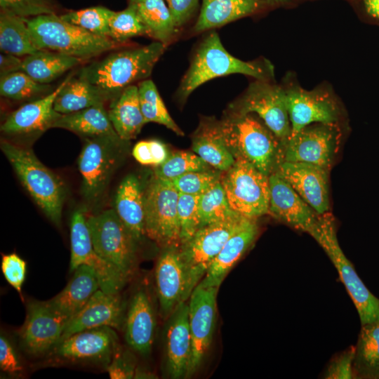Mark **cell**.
Returning a JSON list of instances; mask_svg holds the SVG:
<instances>
[{"label":"cell","instance_id":"1","mask_svg":"<svg viewBox=\"0 0 379 379\" xmlns=\"http://www.w3.org/2000/svg\"><path fill=\"white\" fill-rule=\"evenodd\" d=\"M225 142L236 159H242L267 176L284 161L286 142L254 113L233 111L220 121Z\"/></svg>","mask_w":379,"mask_h":379},{"label":"cell","instance_id":"2","mask_svg":"<svg viewBox=\"0 0 379 379\" xmlns=\"http://www.w3.org/2000/svg\"><path fill=\"white\" fill-rule=\"evenodd\" d=\"M242 74L256 80L273 81V65L265 58L244 61L232 56L222 46L215 32H209L199 44L190 67L177 91L183 102L199 86L216 77Z\"/></svg>","mask_w":379,"mask_h":379},{"label":"cell","instance_id":"3","mask_svg":"<svg viewBox=\"0 0 379 379\" xmlns=\"http://www.w3.org/2000/svg\"><path fill=\"white\" fill-rule=\"evenodd\" d=\"M166 48V44L156 41L111 53L82 67L78 76L99 88L111 101L126 87L147 79Z\"/></svg>","mask_w":379,"mask_h":379},{"label":"cell","instance_id":"4","mask_svg":"<svg viewBox=\"0 0 379 379\" xmlns=\"http://www.w3.org/2000/svg\"><path fill=\"white\" fill-rule=\"evenodd\" d=\"M32 41L39 50L50 51L85 60L110 51L119 45L69 23L57 14L25 18Z\"/></svg>","mask_w":379,"mask_h":379},{"label":"cell","instance_id":"5","mask_svg":"<svg viewBox=\"0 0 379 379\" xmlns=\"http://www.w3.org/2000/svg\"><path fill=\"white\" fill-rule=\"evenodd\" d=\"M1 149L21 183L54 224L60 225L66 190L64 182L27 148L1 140Z\"/></svg>","mask_w":379,"mask_h":379},{"label":"cell","instance_id":"6","mask_svg":"<svg viewBox=\"0 0 379 379\" xmlns=\"http://www.w3.org/2000/svg\"><path fill=\"white\" fill-rule=\"evenodd\" d=\"M308 234L323 248L335 266L356 307L361 326L378 321L379 299L366 288L341 249L332 213L328 211L319 215Z\"/></svg>","mask_w":379,"mask_h":379},{"label":"cell","instance_id":"7","mask_svg":"<svg viewBox=\"0 0 379 379\" xmlns=\"http://www.w3.org/2000/svg\"><path fill=\"white\" fill-rule=\"evenodd\" d=\"M178 199L173 182L155 175L145 190V235L164 248L181 245Z\"/></svg>","mask_w":379,"mask_h":379},{"label":"cell","instance_id":"8","mask_svg":"<svg viewBox=\"0 0 379 379\" xmlns=\"http://www.w3.org/2000/svg\"><path fill=\"white\" fill-rule=\"evenodd\" d=\"M225 172L220 182L235 213L253 219L269 213V176L242 159Z\"/></svg>","mask_w":379,"mask_h":379},{"label":"cell","instance_id":"9","mask_svg":"<svg viewBox=\"0 0 379 379\" xmlns=\"http://www.w3.org/2000/svg\"><path fill=\"white\" fill-rule=\"evenodd\" d=\"M281 86L291 126V135L314 123L342 124V105L330 88L320 86L305 90L291 74L285 77Z\"/></svg>","mask_w":379,"mask_h":379},{"label":"cell","instance_id":"10","mask_svg":"<svg viewBox=\"0 0 379 379\" xmlns=\"http://www.w3.org/2000/svg\"><path fill=\"white\" fill-rule=\"evenodd\" d=\"M87 224L95 252L128 278L135 267L138 242L114 209L89 216Z\"/></svg>","mask_w":379,"mask_h":379},{"label":"cell","instance_id":"11","mask_svg":"<svg viewBox=\"0 0 379 379\" xmlns=\"http://www.w3.org/2000/svg\"><path fill=\"white\" fill-rule=\"evenodd\" d=\"M247 219L236 215L227 220L203 226L188 241L180 246L191 292L204 278L226 241Z\"/></svg>","mask_w":379,"mask_h":379},{"label":"cell","instance_id":"12","mask_svg":"<svg viewBox=\"0 0 379 379\" xmlns=\"http://www.w3.org/2000/svg\"><path fill=\"white\" fill-rule=\"evenodd\" d=\"M78 159L82 178L81 194L88 201H95L105 190L117 167L123 147L128 141L109 137L84 138Z\"/></svg>","mask_w":379,"mask_h":379},{"label":"cell","instance_id":"13","mask_svg":"<svg viewBox=\"0 0 379 379\" xmlns=\"http://www.w3.org/2000/svg\"><path fill=\"white\" fill-rule=\"evenodd\" d=\"M342 138L341 124H309L287 140L284 161L312 164L331 171Z\"/></svg>","mask_w":379,"mask_h":379},{"label":"cell","instance_id":"14","mask_svg":"<svg viewBox=\"0 0 379 379\" xmlns=\"http://www.w3.org/2000/svg\"><path fill=\"white\" fill-rule=\"evenodd\" d=\"M230 111L257 114L281 140L286 142L291 126L285 93L281 86L274 81L256 80L234 104Z\"/></svg>","mask_w":379,"mask_h":379},{"label":"cell","instance_id":"15","mask_svg":"<svg viewBox=\"0 0 379 379\" xmlns=\"http://www.w3.org/2000/svg\"><path fill=\"white\" fill-rule=\"evenodd\" d=\"M70 244V272H73L82 265H86L94 270L100 290L107 293H119L128 277L95 252L87 218L80 210L74 211L72 215Z\"/></svg>","mask_w":379,"mask_h":379},{"label":"cell","instance_id":"16","mask_svg":"<svg viewBox=\"0 0 379 379\" xmlns=\"http://www.w3.org/2000/svg\"><path fill=\"white\" fill-rule=\"evenodd\" d=\"M218 288L199 282L190 296L192 355L186 378L192 376L197 371L209 350L215 327Z\"/></svg>","mask_w":379,"mask_h":379},{"label":"cell","instance_id":"17","mask_svg":"<svg viewBox=\"0 0 379 379\" xmlns=\"http://www.w3.org/2000/svg\"><path fill=\"white\" fill-rule=\"evenodd\" d=\"M68 322L46 302H29L24 324L19 331L21 346L31 355L46 353L59 343Z\"/></svg>","mask_w":379,"mask_h":379},{"label":"cell","instance_id":"18","mask_svg":"<svg viewBox=\"0 0 379 379\" xmlns=\"http://www.w3.org/2000/svg\"><path fill=\"white\" fill-rule=\"evenodd\" d=\"M157 293L162 314H172L192 292L180 247H165L156 264Z\"/></svg>","mask_w":379,"mask_h":379},{"label":"cell","instance_id":"19","mask_svg":"<svg viewBox=\"0 0 379 379\" xmlns=\"http://www.w3.org/2000/svg\"><path fill=\"white\" fill-rule=\"evenodd\" d=\"M117 348V335L114 328L102 326L73 334L53 350L62 359L96 362L107 366Z\"/></svg>","mask_w":379,"mask_h":379},{"label":"cell","instance_id":"20","mask_svg":"<svg viewBox=\"0 0 379 379\" xmlns=\"http://www.w3.org/2000/svg\"><path fill=\"white\" fill-rule=\"evenodd\" d=\"M275 173L319 215L329 211V171L312 164L284 161Z\"/></svg>","mask_w":379,"mask_h":379},{"label":"cell","instance_id":"21","mask_svg":"<svg viewBox=\"0 0 379 379\" xmlns=\"http://www.w3.org/2000/svg\"><path fill=\"white\" fill-rule=\"evenodd\" d=\"M269 213L290 227L308 233L319 215L276 173L269 176Z\"/></svg>","mask_w":379,"mask_h":379},{"label":"cell","instance_id":"22","mask_svg":"<svg viewBox=\"0 0 379 379\" xmlns=\"http://www.w3.org/2000/svg\"><path fill=\"white\" fill-rule=\"evenodd\" d=\"M71 77L48 94L11 112L1 124V132L11 135H36L53 128L62 115L54 108L55 98Z\"/></svg>","mask_w":379,"mask_h":379},{"label":"cell","instance_id":"23","mask_svg":"<svg viewBox=\"0 0 379 379\" xmlns=\"http://www.w3.org/2000/svg\"><path fill=\"white\" fill-rule=\"evenodd\" d=\"M123 320L124 304L119 293H107L98 289L69 321L59 343L87 329L102 326L119 329Z\"/></svg>","mask_w":379,"mask_h":379},{"label":"cell","instance_id":"24","mask_svg":"<svg viewBox=\"0 0 379 379\" xmlns=\"http://www.w3.org/2000/svg\"><path fill=\"white\" fill-rule=\"evenodd\" d=\"M171 314L165 335L166 367L172 378H186L192 355L188 304H180Z\"/></svg>","mask_w":379,"mask_h":379},{"label":"cell","instance_id":"25","mask_svg":"<svg viewBox=\"0 0 379 379\" xmlns=\"http://www.w3.org/2000/svg\"><path fill=\"white\" fill-rule=\"evenodd\" d=\"M274 8L263 0H201L200 13L193 32L199 33L220 27Z\"/></svg>","mask_w":379,"mask_h":379},{"label":"cell","instance_id":"26","mask_svg":"<svg viewBox=\"0 0 379 379\" xmlns=\"http://www.w3.org/2000/svg\"><path fill=\"white\" fill-rule=\"evenodd\" d=\"M258 231L257 219L248 218L226 241L200 282L219 287L227 273L254 242Z\"/></svg>","mask_w":379,"mask_h":379},{"label":"cell","instance_id":"27","mask_svg":"<svg viewBox=\"0 0 379 379\" xmlns=\"http://www.w3.org/2000/svg\"><path fill=\"white\" fill-rule=\"evenodd\" d=\"M156 319L149 295L145 290L133 296L126 318L125 338L142 355L148 354L153 344Z\"/></svg>","mask_w":379,"mask_h":379},{"label":"cell","instance_id":"28","mask_svg":"<svg viewBox=\"0 0 379 379\" xmlns=\"http://www.w3.org/2000/svg\"><path fill=\"white\" fill-rule=\"evenodd\" d=\"M66 286L46 304L56 313L69 321L87 303L100 289L94 270L86 265L78 267Z\"/></svg>","mask_w":379,"mask_h":379},{"label":"cell","instance_id":"29","mask_svg":"<svg viewBox=\"0 0 379 379\" xmlns=\"http://www.w3.org/2000/svg\"><path fill=\"white\" fill-rule=\"evenodd\" d=\"M114 211L138 242L145 235V190L135 175L126 176L116 192Z\"/></svg>","mask_w":379,"mask_h":379},{"label":"cell","instance_id":"30","mask_svg":"<svg viewBox=\"0 0 379 379\" xmlns=\"http://www.w3.org/2000/svg\"><path fill=\"white\" fill-rule=\"evenodd\" d=\"M192 149L206 163L225 172L235 162V158L223 139L220 121L205 119L201 121L192 138Z\"/></svg>","mask_w":379,"mask_h":379},{"label":"cell","instance_id":"31","mask_svg":"<svg viewBox=\"0 0 379 379\" xmlns=\"http://www.w3.org/2000/svg\"><path fill=\"white\" fill-rule=\"evenodd\" d=\"M107 112L114 130L122 140L129 141L135 138L146 124L140 108L138 86L126 87L111 100Z\"/></svg>","mask_w":379,"mask_h":379},{"label":"cell","instance_id":"32","mask_svg":"<svg viewBox=\"0 0 379 379\" xmlns=\"http://www.w3.org/2000/svg\"><path fill=\"white\" fill-rule=\"evenodd\" d=\"M53 128H60L84 138L109 137L121 139L114 130L104 105L62 114Z\"/></svg>","mask_w":379,"mask_h":379},{"label":"cell","instance_id":"33","mask_svg":"<svg viewBox=\"0 0 379 379\" xmlns=\"http://www.w3.org/2000/svg\"><path fill=\"white\" fill-rule=\"evenodd\" d=\"M82 60L57 52L39 50L22 59L20 71L38 83L49 84Z\"/></svg>","mask_w":379,"mask_h":379},{"label":"cell","instance_id":"34","mask_svg":"<svg viewBox=\"0 0 379 379\" xmlns=\"http://www.w3.org/2000/svg\"><path fill=\"white\" fill-rule=\"evenodd\" d=\"M107 101L99 88L82 77L72 76L55 98L54 108L58 112L65 114L105 105Z\"/></svg>","mask_w":379,"mask_h":379},{"label":"cell","instance_id":"35","mask_svg":"<svg viewBox=\"0 0 379 379\" xmlns=\"http://www.w3.org/2000/svg\"><path fill=\"white\" fill-rule=\"evenodd\" d=\"M354 378L379 376V320L361 326L354 360Z\"/></svg>","mask_w":379,"mask_h":379},{"label":"cell","instance_id":"36","mask_svg":"<svg viewBox=\"0 0 379 379\" xmlns=\"http://www.w3.org/2000/svg\"><path fill=\"white\" fill-rule=\"evenodd\" d=\"M0 48L1 52L20 58L39 51L32 41L25 18L1 10Z\"/></svg>","mask_w":379,"mask_h":379},{"label":"cell","instance_id":"37","mask_svg":"<svg viewBox=\"0 0 379 379\" xmlns=\"http://www.w3.org/2000/svg\"><path fill=\"white\" fill-rule=\"evenodd\" d=\"M134 4L147 36L166 45L178 28L165 1L142 0Z\"/></svg>","mask_w":379,"mask_h":379},{"label":"cell","instance_id":"38","mask_svg":"<svg viewBox=\"0 0 379 379\" xmlns=\"http://www.w3.org/2000/svg\"><path fill=\"white\" fill-rule=\"evenodd\" d=\"M138 88L140 108L145 123H157L178 135H184L182 131L169 114L153 81L149 79L141 81Z\"/></svg>","mask_w":379,"mask_h":379},{"label":"cell","instance_id":"39","mask_svg":"<svg viewBox=\"0 0 379 379\" xmlns=\"http://www.w3.org/2000/svg\"><path fill=\"white\" fill-rule=\"evenodd\" d=\"M198 210L201 227L239 215L230 208L220 180L199 195Z\"/></svg>","mask_w":379,"mask_h":379},{"label":"cell","instance_id":"40","mask_svg":"<svg viewBox=\"0 0 379 379\" xmlns=\"http://www.w3.org/2000/svg\"><path fill=\"white\" fill-rule=\"evenodd\" d=\"M51 89L49 84L36 82L22 71L1 77L0 94L2 97L16 100H25L44 94Z\"/></svg>","mask_w":379,"mask_h":379},{"label":"cell","instance_id":"41","mask_svg":"<svg viewBox=\"0 0 379 379\" xmlns=\"http://www.w3.org/2000/svg\"><path fill=\"white\" fill-rule=\"evenodd\" d=\"M114 11L103 6L91 7L60 15L64 20L94 34L109 37V20Z\"/></svg>","mask_w":379,"mask_h":379},{"label":"cell","instance_id":"42","mask_svg":"<svg viewBox=\"0 0 379 379\" xmlns=\"http://www.w3.org/2000/svg\"><path fill=\"white\" fill-rule=\"evenodd\" d=\"M109 38L123 43L138 36H147V30L141 22L134 4H128L123 11H114L109 20Z\"/></svg>","mask_w":379,"mask_h":379},{"label":"cell","instance_id":"43","mask_svg":"<svg viewBox=\"0 0 379 379\" xmlns=\"http://www.w3.org/2000/svg\"><path fill=\"white\" fill-rule=\"evenodd\" d=\"M211 166L198 155L188 152H175L154 168V175L160 178L173 179L191 171L211 170Z\"/></svg>","mask_w":379,"mask_h":379},{"label":"cell","instance_id":"44","mask_svg":"<svg viewBox=\"0 0 379 379\" xmlns=\"http://www.w3.org/2000/svg\"><path fill=\"white\" fill-rule=\"evenodd\" d=\"M199 198V195L179 193L178 214L181 245L188 241L201 228L198 210Z\"/></svg>","mask_w":379,"mask_h":379},{"label":"cell","instance_id":"45","mask_svg":"<svg viewBox=\"0 0 379 379\" xmlns=\"http://www.w3.org/2000/svg\"><path fill=\"white\" fill-rule=\"evenodd\" d=\"M220 179V175L211 169L191 171L173 179L171 182L179 193L201 195Z\"/></svg>","mask_w":379,"mask_h":379},{"label":"cell","instance_id":"46","mask_svg":"<svg viewBox=\"0 0 379 379\" xmlns=\"http://www.w3.org/2000/svg\"><path fill=\"white\" fill-rule=\"evenodd\" d=\"M1 10L22 18L57 14L58 5L55 0H0Z\"/></svg>","mask_w":379,"mask_h":379},{"label":"cell","instance_id":"47","mask_svg":"<svg viewBox=\"0 0 379 379\" xmlns=\"http://www.w3.org/2000/svg\"><path fill=\"white\" fill-rule=\"evenodd\" d=\"M169 154L166 145L158 140L140 141L132 150V154L138 162L154 167L162 164Z\"/></svg>","mask_w":379,"mask_h":379},{"label":"cell","instance_id":"48","mask_svg":"<svg viewBox=\"0 0 379 379\" xmlns=\"http://www.w3.org/2000/svg\"><path fill=\"white\" fill-rule=\"evenodd\" d=\"M1 269L6 281L22 297V287L26 278V262L15 253L3 255Z\"/></svg>","mask_w":379,"mask_h":379},{"label":"cell","instance_id":"49","mask_svg":"<svg viewBox=\"0 0 379 379\" xmlns=\"http://www.w3.org/2000/svg\"><path fill=\"white\" fill-rule=\"evenodd\" d=\"M354 346H350L336 355L327 366L324 378L326 379L354 378Z\"/></svg>","mask_w":379,"mask_h":379},{"label":"cell","instance_id":"50","mask_svg":"<svg viewBox=\"0 0 379 379\" xmlns=\"http://www.w3.org/2000/svg\"><path fill=\"white\" fill-rule=\"evenodd\" d=\"M107 367L109 375L112 379L134 378L136 370L133 356L119 347Z\"/></svg>","mask_w":379,"mask_h":379},{"label":"cell","instance_id":"51","mask_svg":"<svg viewBox=\"0 0 379 379\" xmlns=\"http://www.w3.org/2000/svg\"><path fill=\"white\" fill-rule=\"evenodd\" d=\"M179 29L185 25L196 13L199 0H165Z\"/></svg>","mask_w":379,"mask_h":379},{"label":"cell","instance_id":"52","mask_svg":"<svg viewBox=\"0 0 379 379\" xmlns=\"http://www.w3.org/2000/svg\"><path fill=\"white\" fill-rule=\"evenodd\" d=\"M0 368L11 375L19 373L22 370L12 345L4 335L0 337Z\"/></svg>","mask_w":379,"mask_h":379},{"label":"cell","instance_id":"53","mask_svg":"<svg viewBox=\"0 0 379 379\" xmlns=\"http://www.w3.org/2000/svg\"><path fill=\"white\" fill-rule=\"evenodd\" d=\"M363 17L379 22V0H347Z\"/></svg>","mask_w":379,"mask_h":379},{"label":"cell","instance_id":"54","mask_svg":"<svg viewBox=\"0 0 379 379\" xmlns=\"http://www.w3.org/2000/svg\"><path fill=\"white\" fill-rule=\"evenodd\" d=\"M22 59L13 54L1 52L0 54V76L20 71Z\"/></svg>","mask_w":379,"mask_h":379},{"label":"cell","instance_id":"55","mask_svg":"<svg viewBox=\"0 0 379 379\" xmlns=\"http://www.w3.org/2000/svg\"><path fill=\"white\" fill-rule=\"evenodd\" d=\"M274 8H292L296 4L293 0H263Z\"/></svg>","mask_w":379,"mask_h":379},{"label":"cell","instance_id":"56","mask_svg":"<svg viewBox=\"0 0 379 379\" xmlns=\"http://www.w3.org/2000/svg\"><path fill=\"white\" fill-rule=\"evenodd\" d=\"M154 378L153 374L147 373L146 371L140 370L136 368L134 378Z\"/></svg>","mask_w":379,"mask_h":379},{"label":"cell","instance_id":"57","mask_svg":"<svg viewBox=\"0 0 379 379\" xmlns=\"http://www.w3.org/2000/svg\"><path fill=\"white\" fill-rule=\"evenodd\" d=\"M142 0H129V3L128 4H136V3H138L140 1H141Z\"/></svg>","mask_w":379,"mask_h":379},{"label":"cell","instance_id":"58","mask_svg":"<svg viewBox=\"0 0 379 379\" xmlns=\"http://www.w3.org/2000/svg\"><path fill=\"white\" fill-rule=\"evenodd\" d=\"M295 4L299 1H309V0H293ZM347 1V0H346Z\"/></svg>","mask_w":379,"mask_h":379},{"label":"cell","instance_id":"59","mask_svg":"<svg viewBox=\"0 0 379 379\" xmlns=\"http://www.w3.org/2000/svg\"><path fill=\"white\" fill-rule=\"evenodd\" d=\"M378 379H379V376L378 377Z\"/></svg>","mask_w":379,"mask_h":379}]
</instances>
